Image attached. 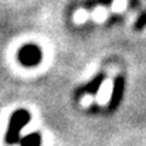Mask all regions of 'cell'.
I'll list each match as a JSON object with an SVG mask.
<instances>
[{
    "mask_svg": "<svg viewBox=\"0 0 146 146\" xmlns=\"http://www.w3.org/2000/svg\"><path fill=\"white\" fill-rule=\"evenodd\" d=\"M31 115L29 111L26 109H17L11 113L9 125H7V131H6V136L4 141L7 145H16L20 142V132L23 131V128L29 123Z\"/></svg>",
    "mask_w": 146,
    "mask_h": 146,
    "instance_id": "obj_1",
    "label": "cell"
},
{
    "mask_svg": "<svg viewBox=\"0 0 146 146\" xmlns=\"http://www.w3.org/2000/svg\"><path fill=\"white\" fill-rule=\"evenodd\" d=\"M41 58H43V52L40 47L36 44H26L17 52V60L24 67H36L37 64H40Z\"/></svg>",
    "mask_w": 146,
    "mask_h": 146,
    "instance_id": "obj_2",
    "label": "cell"
},
{
    "mask_svg": "<svg viewBox=\"0 0 146 146\" xmlns=\"http://www.w3.org/2000/svg\"><path fill=\"white\" fill-rule=\"evenodd\" d=\"M20 146H41V136L40 133L34 132V133H29L26 136H23L19 142Z\"/></svg>",
    "mask_w": 146,
    "mask_h": 146,
    "instance_id": "obj_4",
    "label": "cell"
},
{
    "mask_svg": "<svg viewBox=\"0 0 146 146\" xmlns=\"http://www.w3.org/2000/svg\"><path fill=\"white\" fill-rule=\"evenodd\" d=\"M121 92H122V82H121V78H118L113 84V90H112V95H111V99H109V106L111 108H115L118 101H119V97H121Z\"/></svg>",
    "mask_w": 146,
    "mask_h": 146,
    "instance_id": "obj_5",
    "label": "cell"
},
{
    "mask_svg": "<svg viewBox=\"0 0 146 146\" xmlns=\"http://www.w3.org/2000/svg\"><path fill=\"white\" fill-rule=\"evenodd\" d=\"M104 80H105V77H104L102 74L98 75L97 78H94L90 84H87L85 87H82V88L78 91V94H80V95H82V94H91V95L97 94L98 91H99V87H101L102 82H104Z\"/></svg>",
    "mask_w": 146,
    "mask_h": 146,
    "instance_id": "obj_3",
    "label": "cell"
}]
</instances>
